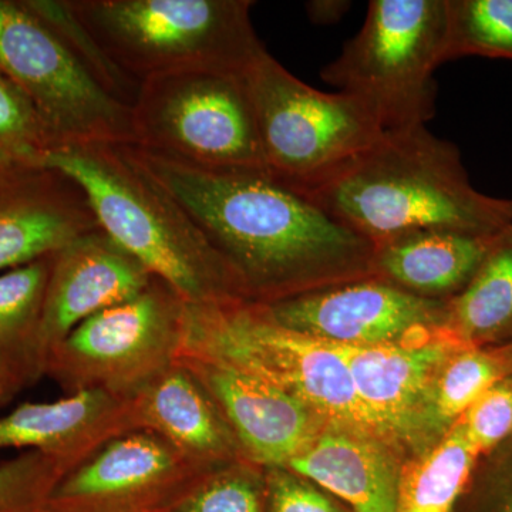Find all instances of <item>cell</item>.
<instances>
[{
    "label": "cell",
    "instance_id": "8992f818",
    "mask_svg": "<svg viewBox=\"0 0 512 512\" xmlns=\"http://www.w3.org/2000/svg\"><path fill=\"white\" fill-rule=\"evenodd\" d=\"M446 37L447 0H372L362 29L322 79L366 104L384 131L426 126Z\"/></svg>",
    "mask_w": 512,
    "mask_h": 512
},
{
    "label": "cell",
    "instance_id": "d4e9b609",
    "mask_svg": "<svg viewBox=\"0 0 512 512\" xmlns=\"http://www.w3.org/2000/svg\"><path fill=\"white\" fill-rule=\"evenodd\" d=\"M464 56L512 60V0H447L444 63Z\"/></svg>",
    "mask_w": 512,
    "mask_h": 512
},
{
    "label": "cell",
    "instance_id": "cb8c5ba5",
    "mask_svg": "<svg viewBox=\"0 0 512 512\" xmlns=\"http://www.w3.org/2000/svg\"><path fill=\"white\" fill-rule=\"evenodd\" d=\"M512 356L467 346L441 369L434 389V413L441 431L453 427L474 403L510 373Z\"/></svg>",
    "mask_w": 512,
    "mask_h": 512
},
{
    "label": "cell",
    "instance_id": "d6a6232c",
    "mask_svg": "<svg viewBox=\"0 0 512 512\" xmlns=\"http://www.w3.org/2000/svg\"><path fill=\"white\" fill-rule=\"evenodd\" d=\"M503 512H512V494L508 498L507 504H505Z\"/></svg>",
    "mask_w": 512,
    "mask_h": 512
},
{
    "label": "cell",
    "instance_id": "4fadbf2b",
    "mask_svg": "<svg viewBox=\"0 0 512 512\" xmlns=\"http://www.w3.org/2000/svg\"><path fill=\"white\" fill-rule=\"evenodd\" d=\"M467 346L448 328L389 345L343 346L357 399L380 439L417 447L441 433L434 389L447 360Z\"/></svg>",
    "mask_w": 512,
    "mask_h": 512
},
{
    "label": "cell",
    "instance_id": "3957f363",
    "mask_svg": "<svg viewBox=\"0 0 512 512\" xmlns=\"http://www.w3.org/2000/svg\"><path fill=\"white\" fill-rule=\"evenodd\" d=\"M45 167L82 188L101 231L187 305L249 303L234 269L126 143L59 144Z\"/></svg>",
    "mask_w": 512,
    "mask_h": 512
},
{
    "label": "cell",
    "instance_id": "7402d4cb",
    "mask_svg": "<svg viewBox=\"0 0 512 512\" xmlns=\"http://www.w3.org/2000/svg\"><path fill=\"white\" fill-rule=\"evenodd\" d=\"M478 453L456 423L440 441L403 466L396 512H453Z\"/></svg>",
    "mask_w": 512,
    "mask_h": 512
},
{
    "label": "cell",
    "instance_id": "e0dca14e",
    "mask_svg": "<svg viewBox=\"0 0 512 512\" xmlns=\"http://www.w3.org/2000/svg\"><path fill=\"white\" fill-rule=\"evenodd\" d=\"M130 400L136 429L153 431L202 470L247 460L220 407L180 359Z\"/></svg>",
    "mask_w": 512,
    "mask_h": 512
},
{
    "label": "cell",
    "instance_id": "9a60e30c",
    "mask_svg": "<svg viewBox=\"0 0 512 512\" xmlns=\"http://www.w3.org/2000/svg\"><path fill=\"white\" fill-rule=\"evenodd\" d=\"M154 276L106 232L74 239L53 256L37 336V359L45 376L47 357L84 320L134 298Z\"/></svg>",
    "mask_w": 512,
    "mask_h": 512
},
{
    "label": "cell",
    "instance_id": "7a4b0ae2",
    "mask_svg": "<svg viewBox=\"0 0 512 512\" xmlns=\"http://www.w3.org/2000/svg\"><path fill=\"white\" fill-rule=\"evenodd\" d=\"M303 192L370 242L420 229L494 235L512 222L511 200L476 190L458 148L426 126L383 131L355 160Z\"/></svg>",
    "mask_w": 512,
    "mask_h": 512
},
{
    "label": "cell",
    "instance_id": "6da1fadb",
    "mask_svg": "<svg viewBox=\"0 0 512 512\" xmlns=\"http://www.w3.org/2000/svg\"><path fill=\"white\" fill-rule=\"evenodd\" d=\"M134 148L234 269L249 303L372 275L373 242L268 171L211 170Z\"/></svg>",
    "mask_w": 512,
    "mask_h": 512
},
{
    "label": "cell",
    "instance_id": "8fae6325",
    "mask_svg": "<svg viewBox=\"0 0 512 512\" xmlns=\"http://www.w3.org/2000/svg\"><path fill=\"white\" fill-rule=\"evenodd\" d=\"M254 305L284 328L346 348L404 342L448 326V301L420 298L373 275Z\"/></svg>",
    "mask_w": 512,
    "mask_h": 512
},
{
    "label": "cell",
    "instance_id": "603a6c76",
    "mask_svg": "<svg viewBox=\"0 0 512 512\" xmlns=\"http://www.w3.org/2000/svg\"><path fill=\"white\" fill-rule=\"evenodd\" d=\"M53 256L0 272V346L28 369L35 383L43 377L37 336Z\"/></svg>",
    "mask_w": 512,
    "mask_h": 512
},
{
    "label": "cell",
    "instance_id": "484cf974",
    "mask_svg": "<svg viewBox=\"0 0 512 512\" xmlns=\"http://www.w3.org/2000/svg\"><path fill=\"white\" fill-rule=\"evenodd\" d=\"M167 512H268L264 467L239 460L210 471Z\"/></svg>",
    "mask_w": 512,
    "mask_h": 512
},
{
    "label": "cell",
    "instance_id": "f1b7e54d",
    "mask_svg": "<svg viewBox=\"0 0 512 512\" xmlns=\"http://www.w3.org/2000/svg\"><path fill=\"white\" fill-rule=\"evenodd\" d=\"M457 423L478 456L493 450L512 434V383L495 384Z\"/></svg>",
    "mask_w": 512,
    "mask_h": 512
},
{
    "label": "cell",
    "instance_id": "4dcf8cb0",
    "mask_svg": "<svg viewBox=\"0 0 512 512\" xmlns=\"http://www.w3.org/2000/svg\"><path fill=\"white\" fill-rule=\"evenodd\" d=\"M35 384L25 366L0 346V407L12 402L23 389Z\"/></svg>",
    "mask_w": 512,
    "mask_h": 512
},
{
    "label": "cell",
    "instance_id": "2e32d148",
    "mask_svg": "<svg viewBox=\"0 0 512 512\" xmlns=\"http://www.w3.org/2000/svg\"><path fill=\"white\" fill-rule=\"evenodd\" d=\"M97 229L72 178L49 167L0 168V272L56 254Z\"/></svg>",
    "mask_w": 512,
    "mask_h": 512
},
{
    "label": "cell",
    "instance_id": "277c9868",
    "mask_svg": "<svg viewBox=\"0 0 512 512\" xmlns=\"http://www.w3.org/2000/svg\"><path fill=\"white\" fill-rule=\"evenodd\" d=\"M100 52L138 84L184 72L245 74L266 52L249 0H66Z\"/></svg>",
    "mask_w": 512,
    "mask_h": 512
},
{
    "label": "cell",
    "instance_id": "1f68e13d",
    "mask_svg": "<svg viewBox=\"0 0 512 512\" xmlns=\"http://www.w3.org/2000/svg\"><path fill=\"white\" fill-rule=\"evenodd\" d=\"M349 6V2H340V0H316V2L306 3V12L313 22L325 25L342 18Z\"/></svg>",
    "mask_w": 512,
    "mask_h": 512
},
{
    "label": "cell",
    "instance_id": "5bb4252c",
    "mask_svg": "<svg viewBox=\"0 0 512 512\" xmlns=\"http://www.w3.org/2000/svg\"><path fill=\"white\" fill-rule=\"evenodd\" d=\"M220 407L242 454L261 467H286L315 440L326 421L311 407L238 367L180 353Z\"/></svg>",
    "mask_w": 512,
    "mask_h": 512
},
{
    "label": "cell",
    "instance_id": "836d02e7",
    "mask_svg": "<svg viewBox=\"0 0 512 512\" xmlns=\"http://www.w3.org/2000/svg\"><path fill=\"white\" fill-rule=\"evenodd\" d=\"M511 210H512V200H511Z\"/></svg>",
    "mask_w": 512,
    "mask_h": 512
},
{
    "label": "cell",
    "instance_id": "ac0fdd59",
    "mask_svg": "<svg viewBox=\"0 0 512 512\" xmlns=\"http://www.w3.org/2000/svg\"><path fill=\"white\" fill-rule=\"evenodd\" d=\"M136 430L131 400L89 390L23 403L0 416V450L42 451L79 466L106 441Z\"/></svg>",
    "mask_w": 512,
    "mask_h": 512
},
{
    "label": "cell",
    "instance_id": "ba28073f",
    "mask_svg": "<svg viewBox=\"0 0 512 512\" xmlns=\"http://www.w3.org/2000/svg\"><path fill=\"white\" fill-rule=\"evenodd\" d=\"M133 146L211 168L266 171L245 74L184 72L140 84L131 104Z\"/></svg>",
    "mask_w": 512,
    "mask_h": 512
},
{
    "label": "cell",
    "instance_id": "83f0119b",
    "mask_svg": "<svg viewBox=\"0 0 512 512\" xmlns=\"http://www.w3.org/2000/svg\"><path fill=\"white\" fill-rule=\"evenodd\" d=\"M72 463L42 451H23L0 464V512H42Z\"/></svg>",
    "mask_w": 512,
    "mask_h": 512
},
{
    "label": "cell",
    "instance_id": "ffe728a7",
    "mask_svg": "<svg viewBox=\"0 0 512 512\" xmlns=\"http://www.w3.org/2000/svg\"><path fill=\"white\" fill-rule=\"evenodd\" d=\"M494 237L447 229L404 232L373 242L372 275L420 298L451 301L477 274Z\"/></svg>",
    "mask_w": 512,
    "mask_h": 512
},
{
    "label": "cell",
    "instance_id": "5b68a950",
    "mask_svg": "<svg viewBox=\"0 0 512 512\" xmlns=\"http://www.w3.org/2000/svg\"><path fill=\"white\" fill-rule=\"evenodd\" d=\"M181 353L262 377L326 423L379 437L357 399L345 348L284 328L254 303L187 305Z\"/></svg>",
    "mask_w": 512,
    "mask_h": 512
},
{
    "label": "cell",
    "instance_id": "f546056e",
    "mask_svg": "<svg viewBox=\"0 0 512 512\" xmlns=\"http://www.w3.org/2000/svg\"><path fill=\"white\" fill-rule=\"evenodd\" d=\"M268 512H346L318 485L286 467H264Z\"/></svg>",
    "mask_w": 512,
    "mask_h": 512
},
{
    "label": "cell",
    "instance_id": "30bf717a",
    "mask_svg": "<svg viewBox=\"0 0 512 512\" xmlns=\"http://www.w3.org/2000/svg\"><path fill=\"white\" fill-rule=\"evenodd\" d=\"M187 303L154 276L134 298L92 316L47 357L45 376L66 394L130 400L173 366L183 349Z\"/></svg>",
    "mask_w": 512,
    "mask_h": 512
},
{
    "label": "cell",
    "instance_id": "4316f807",
    "mask_svg": "<svg viewBox=\"0 0 512 512\" xmlns=\"http://www.w3.org/2000/svg\"><path fill=\"white\" fill-rule=\"evenodd\" d=\"M55 146L28 97L0 73V168L45 167Z\"/></svg>",
    "mask_w": 512,
    "mask_h": 512
},
{
    "label": "cell",
    "instance_id": "9c48e42d",
    "mask_svg": "<svg viewBox=\"0 0 512 512\" xmlns=\"http://www.w3.org/2000/svg\"><path fill=\"white\" fill-rule=\"evenodd\" d=\"M0 73L28 97L56 146L133 144L131 106L25 0H0Z\"/></svg>",
    "mask_w": 512,
    "mask_h": 512
},
{
    "label": "cell",
    "instance_id": "7c38bea8",
    "mask_svg": "<svg viewBox=\"0 0 512 512\" xmlns=\"http://www.w3.org/2000/svg\"><path fill=\"white\" fill-rule=\"evenodd\" d=\"M207 473L153 431L130 430L66 474L42 512H167Z\"/></svg>",
    "mask_w": 512,
    "mask_h": 512
},
{
    "label": "cell",
    "instance_id": "d6986e66",
    "mask_svg": "<svg viewBox=\"0 0 512 512\" xmlns=\"http://www.w3.org/2000/svg\"><path fill=\"white\" fill-rule=\"evenodd\" d=\"M286 468L336 495L353 512H396L403 466L396 448L379 437L326 424Z\"/></svg>",
    "mask_w": 512,
    "mask_h": 512
},
{
    "label": "cell",
    "instance_id": "52a82bcc",
    "mask_svg": "<svg viewBox=\"0 0 512 512\" xmlns=\"http://www.w3.org/2000/svg\"><path fill=\"white\" fill-rule=\"evenodd\" d=\"M266 171L308 191L372 147L383 128L350 94L313 89L265 52L245 73Z\"/></svg>",
    "mask_w": 512,
    "mask_h": 512
},
{
    "label": "cell",
    "instance_id": "44dd1931",
    "mask_svg": "<svg viewBox=\"0 0 512 512\" xmlns=\"http://www.w3.org/2000/svg\"><path fill=\"white\" fill-rule=\"evenodd\" d=\"M447 328L470 346L512 332V222L495 234L466 289L448 301Z\"/></svg>",
    "mask_w": 512,
    "mask_h": 512
}]
</instances>
